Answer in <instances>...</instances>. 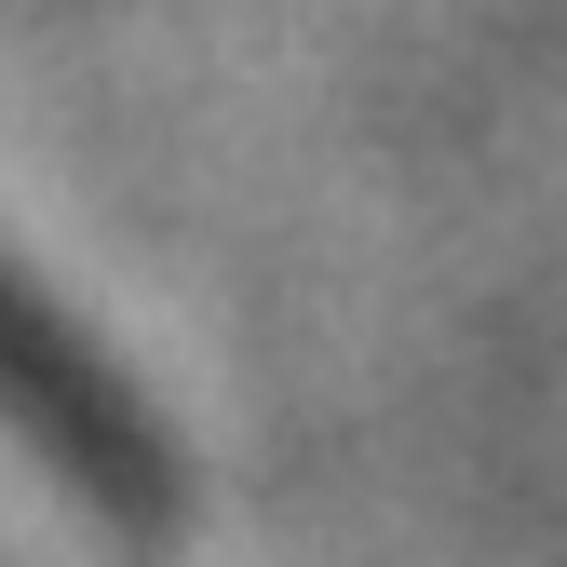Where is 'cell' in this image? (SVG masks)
<instances>
[{
  "instance_id": "cell-1",
  "label": "cell",
  "mask_w": 567,
  "mask_h": 567,
  "mask_svg": "<svg viewBox=\"0 0 567 567\" xmlns=\"http://www.w3.org/2000/svg\"><path fill=\"white\" fill-rule=\"evenodd\" d=\"M0 433H14L68 501H95V514H122V527H163V514H176V460H163V433H150V405H135L14 270H0Z\"/></svg>"
}]
</instances>
